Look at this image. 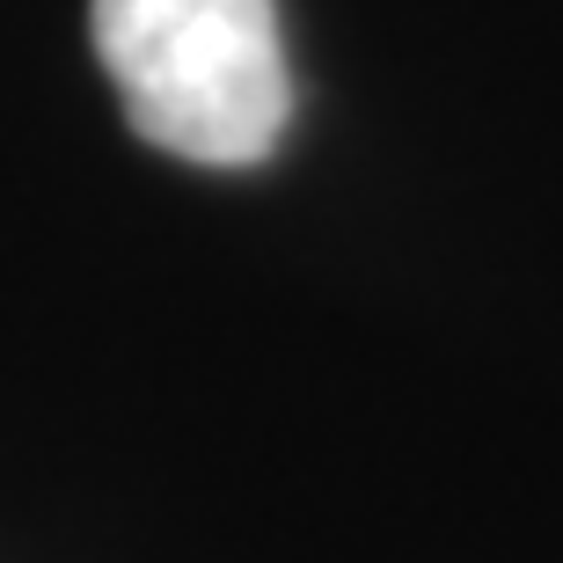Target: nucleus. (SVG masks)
Segmentation results:
<instances>
[{"label":"nucleus","instance_id":"f257e3e1","mask_svg":"<svg viewBox=\"0 0 563 563\" xmlns=\"http://www.w3.org/2000/svg\"><path fill=\"white\" fill-rule=\"evenodd\" d=\"M88 37L125 125L176 162L250 168L286 140L278 0H88Z\"/></svg>","mask_w":563,"mask_h":563}]
</instances>
